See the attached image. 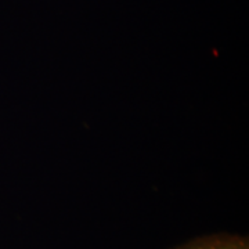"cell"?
<instances>
[{"instance_id": "6da1fadb", "label": "cell", "mask_w": 249, "mask_h": 249, "mask_svg": "<svg viewBox=\"0 0 249 249\" xmlns=\"http://www.w3.org/2000/svg\"><path fill=\"white\" fill-rule=\"evenodd\" d=\"M187 249H247V247L242 241L212 240L199 242Z\"/></svg>"}]
</instances>
